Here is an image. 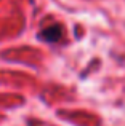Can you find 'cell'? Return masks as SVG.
Returning <instances> with one entry per match:
<instances>
[{
    "instance_id": "obj_1",
    "label": "cell",
    "mask_w": 125,
    "mask_h": 126,
    "mask_svg": "<svg viewBox=\"0 0 125 126\" xmlns=\"http://www.w3.org/2000/svg\"><path fill=\"white\" fill-rule=\"evenodd\" d=\"M61 34H62V29L60 26H50V27L43 29V31L39 34V38L48 42V43H55L61 38Z\"/></svg>"
}]
</instances>
